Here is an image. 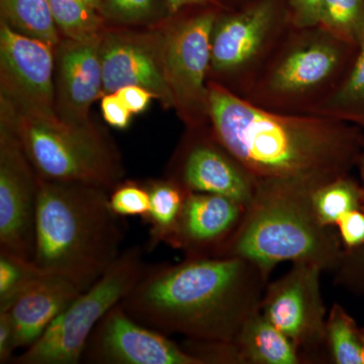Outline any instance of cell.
Wrapping results in <instances>:
<instances>
[{"label": "cell", "instance_id": "cell-1", "mask_svg": "<svg viewBox=\"0 0 364 364\" xmlns=\"http://www.w3.org/2000/svg\"><path fill=\"white\" fill-rule=\"evenodd\" d=\"M215 140L256 179L323 186L348 176L364 149L342 119L264 111L221 85H208Z\"/></svg>", "mask_w": 364, "mask_h": 364}, {"label": "cell", "instance_id": "cell-2", "mask_svg": "<svg viewBox=\"0 0 364 364\" xmlns=\"http://www.w3.org/2000/svg\"><path fill=\"white\" fill-rule=\"evenodd\" d=\"M269 277L237 257H186L147 265L124 311L143 325L200 341L233 342L246 318L259 312Z\"/></svg>", "mask_w": 364, "mask_h": 364}, {"label": "cell", "instance_id": "cell-3", "mask_svg": "<svg viewBox=\"0 0 364 364\" xmlns=\"http://www.w3.org/2000/svg\"><path fill=\"white\" fill-rule=\"evenodd\" d=\"M123 219L105 189L39 177L33 263L85 291L123 252Z\"/></svg>", "mask_w": 364, "mask_h": 364}, {"label": "cell", "instance_id": "cell-4", "mask_svg": "<svg viewBox=\"0 0 364 364\" xmlns=\"http://www.w3.org/2000/svg\"><path fill=\"white\" fill-rule=\"evenodd\" d=\"M317 188L298 181H256L240 225L215 257L243 258L268 277L286 261L312 263L334 272L343 244L337 228L326 226L316 214L313 193Z\"/></svg>", "mask_w": 364, "mask_h": 364}, {"label": "cell", "instance_id": "cell-5", "mask_svg": "<svg viewBox=\"0 0 364 364\" xmlns=\"http://www.w3.org/2000/svg\"><path fill=\"white\" fill-rule=\"evenodd\" d=\"M36 173L45 181L87 184L112 191L123 176L116 151L92 128H78L58 116L18 111L1 97Z\"/></svg>", "mask_w": 364, "mask_h": 364}, {"label": "cell", "instance_id": "cell-6", "mask_svg": "<svg viewBox=\"0 0 364 364\" xmlns=\"http://www.w3.org/2000/svg\"><path fill=\"white\" fill-rule=\"evenodd\" d=\"M146 267L142 248L133 246L123 250L102 277L79 294L36 343L13 359L14 363H81L91 333L130 293Z\"/></svg>", "mask_w": 364, "mask_h": 364}, {"label": "cell", "instance_id": "cell-7", "mask_svg": "<svg viewBox=\"0 0 364 364\" xmlns=\"http://www.w3.org/2000/svg\"><path fill=\"white\" fill-rule=\"evenodd\" d=\"M323 272L312 263H293L289 272L268 282L261 301L260 312L291 340L306 360H312L313 354L327 351Z\"/></svg>", "mask_w": 364, "mask_h": 364}, {"label": "cell", "instance_id": "cell-8", "mask_svg": "<svg viewBox=\"0 0 364 364\" xmlns=\"http://www.w3.org/2000/svg\"><path fill=\"white\" fill-rule=\"evenodd\" d=\"M39 177L28 161L11 117L0 124V249L33 260Z\"/></svg>", "mask_w": 364, "mask_h": 364}, {"label": "cell", "instance_id": "cell-9", "mask_svg": "<svg viewBox=\"0 0 364 364\" xmlns=\"http://www.w3.org/2000/svg\"><path fill=\"white\" fill-rule=\"evenodd\" d=\"M215 14H198L163 36V57L167 82L177 107L191 124L208 114V86L212 37Z\"/></svg>", "mask_w": 364, "mask_h": 364}, {"label": "cell", "instance_id": "cell-10", "mask_svg": "<svg viewBox=\"0 0 364 364\" xmlns=\"http://www.w3.org/2000/svg\"><path fill=\"white\" fill-rule=\"evenodd\" d=\"M53 48L43 41L16 32L1 21V97L18 111L58 116L54 107Z\"/></svg>", "mask_w": 364, "mask_h": 364}, {"label": "cell", "instance_id": "cell-11", "mask_svg": "<svg viewBox=\"0 0 364 364\" xmlns=\"http://www.w3.org/2000/svg\"><path fill=\"white\" fill-rule=\"evenodd\" d=\"M82 361L97 364H203L166 334L132 318L119 303L91 333Z\"/></svg>", "mask_w": 364, "mask_h": 364}, {"label": "cell", "instance_id": "cell-12", "mask_svg": "<svg viewBox=\"0 0 364 364\" xmlns=\"http://www.w3.org/2000/svg\"><path fill=\"white\" fill-rule=\"evenodd\" d=\"M102 93H114L124 86L139 85L151 91L166 107H174L163 57V37L107 33L100 38Z\"/></svg>", "mask_w": 364, "mask_h": 364}, {"label": "cell", "instance_id": "cell-13", "mask_svg": "<svg viewBox=\"0 0 364 364\" xmlns=\"http://www.w3.org/2000/svg\"><path fill=\"white\" fill-rule=\"evenodd\" d=\"M246 207L225 196L188 193L165 244L186 257H215L242 221Z\"/></svg>", "mask_w": 364, "mask_h": 364}, {"label": "cell", "instance_id": "cell-14", "mask_svg": "<svg viewBox=\"0 0 364 364\" xmlns=\"http://www.w3.org/2000/svg\"><path fill=\"white\" fill-rule=\"evenodd\" d=\"M100 38L68 39L59 48L56 112L78 128H92L88 112L104 87Z\"/></svg>", "mask_w": 364, "mask_h": 364}, {"label": "cell", "instance_id": "cell-15", "mask_svg": "<svg viewBox=\"0 0 364 364\" xmlns=\"http://www.w3.org/2000/svg\"><path fill=\"white\" fill-rule=\"evenodd\" d=\"M171 179L189 193L225 196L246 208L256 188V179L217 141L189 146Z\"/></svg>", "mask_w": 364, "mask_h": 364}, {"label": "cell", "instance_id": "cell-16", "mask_svg": "<svg viewBox=\"0 0 364 364\" xmlns=\"http://www.w3.org/2000/svg\"><path fill=\"white\" fill-rule=\"evenodd\" d=\"M282 4V0H254L215 26L210 66L217 71H233L250 63L277 25Z\"/></svg>", "mask_w": 364, "mask_h": 364}, {"label": "cell", "instance_id": "cell-17", "mask_svg": "<svg viewBox=\"0 0 364 364\" xmlns=\"http://www.w3.org/2000/svg\"><path fill=\"white\" fill-rule=\"evenodd\" d=\"M342 43L331 33L315 36L294 46L275 64L267 81V91L279 97H296L321 87L338 70Z\"/></svg>", "mask_w": 364, "mask_h": 364}, {"label": "cell", "instance_id": "cell-18", "mask_svg": "<svg viewBox=\"0 0 364 364\" xmlns=\"http://www.w3.org/2000/svg\"><path fill=\"white\" fill-rule=\"evenodd\" d=\"M82 291L69 280L49 275L21 294L6 310L16 325L18 348L36 343Z\"/></svg>", "mask_w": 364, "mask_h": 364}, {"label": "cell", "instance_id": "cell-19", "mask_svg": "<svg viewBox=\"0 0 364 364\" xmlns=\"http://www.w3.org/2000/svg\"><path fill=\"white\" fill-rule=\"evenodd\" d=\"M233 343L243 364H301L298 347L260 312L246 318Z\"/></svg>", "mask_w": 364, "mask_h": 364}, {"label": "cell", "instance_id": "cell-20", "mask_svg": "<svg viewBox=\"0 0 364 364\" xmlns=\"http://www.w3.org/2000/svg\"><path fill=\"white\" fill-rule=\"evenodd\" d=\"M150 195V210L145 223L149 225L147 251L165 244L181 217L189 191L173 179L146 184Z\"/></svg>", "mask_w": 364, "mask_h": 364}, {"label": "cell", "instance_id": "cell-21", "mask_svg": "<svg viewBox=\"0 0 364 364\" xmlns=\"http://www.w3.org/2000/svg\"><path fill=\"white\" fill-rule=\"evenodd\" d=\"M2 21L16 32L43 41L52 47L59 44V33L49 0H0Z\"/></svg>", "mask_w": 364, "mask_h": 364}, {"label": "cell", "instance_id": "cell-22", "mask_svg": "<svg viewBox=\"0 0 364 364\" xmlns=\"http://www.w3.org/2000/svg\"><path fill=\"white\" fill-rule=\"evenodd\" d=\"M363 188L348 176L323 184L313 193V205L318 220L326 226L336 227L343 215L363 208Z\"/></svg>", "mask_w": 364, "mask_h": 364}, {"label": "cell", "instance_id": "cell-23", "mask_svg": "<svg viewBox=\"0 0 364 364\" xmlns=\"http://www.w3.org/2000/svg\"><path fill=\"white\" fill-rule=\"evenodd\" d=\"M326 348L335 364H363L360 328L348 312L335 303L326 321Z\"/></svg>", "mask_w": 364, "mask_h": 364}, {"label": "cell", "instance_id": "cell-24", "mask_svg": "<svg viewBox=\"0 0 364 364\" xmlns=\"http://www.w3.org/2000/svg\"><path fill=\"white\" fill-rule=\"evenodd\" d=\"M46 277L49 275L33 260L0 249V312L9 310L21 294Z\"/></svg>", "mask_w": 364, "mask_h": 364}, {"label": "cell", "instance_id": "cell-25", "mask_svg": "<svg viewBox=\"0 0 364 364\" xmlns=\"http://www.w3.org/2000/svg\"><path fill=\"white\" fill-rule=\"evenodd\" d=\"M57 28L67 39L85 41L100 37L102 21L85 0H49Z\"/></svg>", "mask_w": 364, "mask_h": 364}, {"label": "cell", "instance_id": "cell-26", "mask_svg": "<svg viewBox=\"0 0 364 364\" xmlns=\"http://www.w3.org/2000/svg\"><path fill=\"white\" fill-rule=\"evenodd\" d=\"M359 53L355 64L341 87L328 100L322 114L355 117L364 112V23L358 35Z\"/></svg>", "mask_w": 364, "mask_h": 364}, {"label": "cell", "instance_id": "cell-27", "mask_svg": "<svg viewBox=\"0 0 364 364\" xmlns=\"http://www.w3.org/2000/svg\"><path fill=\"white\" fill-rule=\"evenodd\" d=\"M364 23V0H323L318 26L344 42H355Z\"/></svg>", "mask_w": 364, "mask_h": 364}, {"label": "cell", "instance_id": "cell-28", "mask_svg": "<svg viewBox=\"0 0 364 364\" xmlns=\"http://www.w3.org/2000/svg\"><path fill=\"white\" fill-rule=\"evenodd\" d=\"M109 203L112 212L121 218L139 217L144 222L150 210V195L147 186L134 181L117 184L109 191Z\"/></svg>", "mask_w": 364, "mask_h": 364}, {"label": "cell", "instance_id": "cell-29", "mask_svg": "<svg viewBox=\"0 0 364 364\" xmlns=\"http://www.w3.org/2000/svg\"><path fill=\"white\" fill-rule=\"evenodd\" d=\"M333 275L337 286L356 296H364V244L356 248L344 249Z\"/></svg>", "mask_w": 364, "mask_h": 364}, {"label": "cell", "instance_id": "cell-30", "mask_svg": "<svg viewBox=\"0 0 364 364\" xmlns=\"http://www.w3.org/2000/svg\"><path fill=\"white\" fill-rule=\"evenodd\" d=\"M344 249H353L364 244V210H352L343 215L336 225Z\"/></svg>", "mask_w": 364, "mask_h": 364}, {"label": "cell", "instance_id": "cell-31", "mask_svg": "<svg viewBox=\"0 0 364 364\" xmlns=\"http://www.w3.org/2000/svg\"><path fill=\"white\" fill-rule=\"evenodd\" d=\"M289 20L299 28L318 26L323 0H287Z\"/></svg>", "mask_w": 364, "mask_h": 364}, {"label": "cell", "instance_id": "cell-32", "mask_svg": "<svg viewBox=\"0 0 364 364\" xmlns=\"http://www.w3.org/2000/svg\"><path fill=\"white\" fill-rule=\"evenodd\" d=\"M154 0H107V13L122 21L142 20L152 11Z\"/></svg>", "mask_w": 364, "mask_h": 364}, {"label": "cell", "instance_id": "cell-33", "mask_svg": "<svg viewBox=\"0 0 364 364\" xmlns=\"http://www.w3.org/2000/svg\"><path fill=\"white\" fill-rule=\"evenodd\" d=\"M102 111L107 123L117 129H126L133 114L117 92L105 95L102 100Z\"/></svg>", "mask_w": 364, "mask_h": 364}, {"label": "cell", "instance_id": "cell-34", "mask_svg": "<svg viewBox=\"0 0 364 364\" xmlns=\"http://www.w3.org/2000/svg\"><path fill=\"white\" fill-rule=\"evenodd\" d=\"M16 349H18V334L13 317L9 311H2L0 312V363H11Z\"/></svg>", "mask_w": 364, "mask_h": 364}, {"label": "cell", "instance_id": "cell-35", "mask_svg": "<svg viewBox=\"0 0 364 364\" xmlns=\"http://www.w3.org/2000/svg\"><path fill=\"white\" fill-rule=\"evenodd\" d=\"M119 97L132 114H141L149 107L151 100L155 97L151 91L142 86L128 85L117 91Z\"/></svg>", "mask_w": 364, "mask_h": 364}, {"label": "cell", "instance_id": "cell-36", "mask_svg": "<svg viewBox=\"0 0 364 364\" xmlns=\"http://www.w3.org/2000/svg\"><path fill=\"white\" fill-rule=\"evenodd\" d=\"M212 0H166L167 6L171 13H177L182 7L188 6H202L208 4Z\"/></svg>", "mask_w": 364, "mask_h": 364}, {"label": "cell", "instance_id": "cell-37", "mask_svg": "<svg viewBox=\"0 0 364 364\" xmlns=\"http://www.w3.org/2000/svg\"><path fill=\"white\" fill-rule=\"evenodd\" d=\"M358 166V169H359V174H360V179H361L360 186H361V188H363V210H364V149L363 151V153H361L360 156H359Z\"/></svg>", "mask_w": 364, "mask_h": 364}, {"label": "cell", "instance_id": "cell-38", "mask_svg": "<svg viewBox=\"0 0 364 364\" xmlns=\"http://www.w3.org/2000/svg\"><path fill=\"white\" fill-rule=\"evenodd\" d=\"M85 1L91 9H95V11L100 7V0H85Z\"/></svg>", "mask_w": 364, "mask_h": 364}, {"label": "cell", "instance_id": "cell-39", "mask_svg": "<svg viewBox=\"0 0 364 364\" xmlns=\"http://www.w3.org/2000/svg\"><path fill=\"white\" fill-rule=\"evenodd\" d=\"M360 341H361V348H363V364H364V327L360 328Z\"/></svg>", "mask_w": 364, "mask_h": 364}]
</instances>
